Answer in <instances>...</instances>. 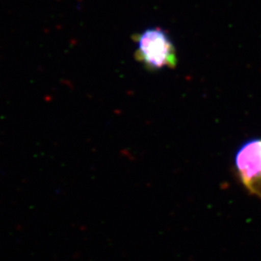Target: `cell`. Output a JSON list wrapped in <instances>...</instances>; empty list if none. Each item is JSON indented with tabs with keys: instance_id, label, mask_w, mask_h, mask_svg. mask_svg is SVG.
<instances>
[{
	"instance_id": "6da1fadb",
	"label": "cell",
	"mask_w": 261,
	"mask_h": 261,
	"mask_svg": "<svg viewBox=\"0 0 261 261\" xmlns=\"http://www.w3.org/2000/svg\"><path fill=\"white\" fill-rule=\"evenodd\" d=\"M135 57L148 71L174 69L177 65L176 48L168 32L161 28L145 29L135 36Z\"/></svg>"
},
{
	"instance_id": "7a4b0ae2",
	"label": "cell",
	"mask_w": 261,
	"mask_h": 261,
	"mask_svg": "<svg viewBox=\"0 0 261 261\" xmlns=\"http://www.w3.org/2000/svg\"><path fill=\"white\" fill-rule=\"evenodd\" d=\"M235 167L243 185L261 199V139L243 144L236 153Z\"/></svg>"
}]
</instances>
